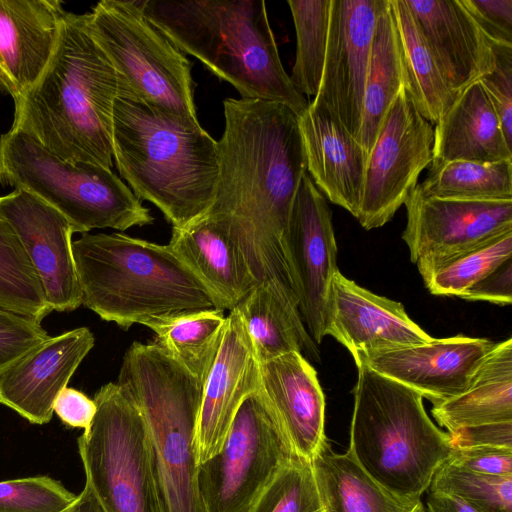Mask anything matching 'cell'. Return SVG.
Here are the masks:
<instances>
[{
  "mask_svg": "<svg viewBox=\"0 0 512 512\" xmlns=\"http://www.w3.org/2000/svg\"><path fill=\"white\" fill-rule=\"evenodd\" d=\"M223 108L218 180L206 214L228 232L257 285L300 319L287 244L292 204L307 172L298 116L262 99L226 98Z\"/></svg>",
  "mask_w": 512,
  "mask_h": 512,
  "instance_id": "1",
  "label": "cell"
},
{
  "mask_svg": "<svg viewBox=\"0 0 512 512\" xmlns=\"http://www.w3.org/2000/svg\"><path fill=\"white\" fill-rule=\"evenodd\" d=\"M118 98L139 101L94 39L88 13L65 11L45 69L14 100L12 127L62 159L111 169L112 116Z\"/></svg>",
  "mask_w": 512,
  "mask_h": 512,
  "instance_id": "2",
  "label": "cell"
},
{
  "mask_svg": "<svg viewBox=\"0 0 512 512\" xmlns=\"http://www.w3.org/2000/svg\"><path fill=\"white\" fill-rule=\"evenodd\" d=\"M113 159L140 200L154 204L172 228L204 216L218 180V146L199 124L118 98L112 116Z\"/></svg>",
  "mask_w": 512,
  "mask_h": 512,
  "instance_id": "3",
  "label": "cell"
},
{
  "mask_svg": "<svg viewBox=\"0 0 512 512\" xmlns=\"http://www.w3.org/2000/svg\"><path fill=\"white\" fill-rule=\"evenodd\" d=\"M181 52L229 82L241 98L282 103L298 117L309 102L291 83L263 0H137Z\"/></svg>",
  "mask_w": 512,
  "mask_h": 512,
  "instance_id": "4",
  "label": "cell"
},
{
  "mask_svg": "<svg viewBox=\"0 0 512 512\" xmlns=\"http://www.w3.org/2000/svg\"><path fill=\"white\" fill-rule=\"evenodd\" d=\"M72 252L82 304L123 330L155 317L222 310L168 244L123 233H83L72 241Z\"/></svg>",
  "mask_w": 512,
  "mask_h": 512,
  "instance_id": "5",
  "label": "cell"
},
{
  "mask_svg": "<svg viewBox=\"0 0 512 512\" xmlns=\"http://www.w3.org/2000/svg\"><path fill=\"white\" fill-rule=\"evenodd\" d=\"M117 384L143 417L160 512H207L197 455L204 384L155 342L138 341L123 356Z\"/></svg>",
  "mask_w": 512,
  "mask_h": 512,
  "instance_id": "6",
  "label": "cell"
},
{
  "mask_svg": "<svg viewBox=\"0 0 512 512\" xmlns=\"http://www.w3.org/2000/svg\"><path fill=\"white\" fill-rule=\"evenodd\" d=\"M346 452L391 493L420 499L454 450L413 389L359 363Z\"/></svg>",
  "mask_w": 512,
  "mask_h": 512,
  "instance_id": "7",
  "label": "cell"
},
{
  "mask_svg": "<svg viewBox=\"0 0 512 512\" xmlns=\"http://www.w3.org/2000/svg\"><path fill=\"white\" fill-rule=\"evenodd\" d=\"M0 184L24 189L58 210L74 233L152 224L150 210L110 168L71 162L11 127L0 136Z\"/></svg>",
  "mask_w": 512,
  "mask_h": 512,
  "instance_id": "8",
  "label": "cell"
},
{
  "mask_svg": "<svg viewBox=\"0 0 512 512\" xmlns=\"http://www.w3.org/2000/svg\"><path fill=\"white\" fill-rule=\"evenodd\" d=\"M88 16L94 39L139 101L199 122L191 62L146 18L137 0H102Z\"/></svg>",
  "mask_w": 512,
  "mask_h": 512,
  "instance_id": "9",
  "label": "cell"
},
{
  "mask_svg": "<svg viewBox=\"0 0 512 512\" xmlns=\"http://www.w3.org/2000/svg\"><path fill=\"white\" fill-rule=\"evenodd\" d=\"M97 410L78 437L90 485L106 512H160L143 417L117 383L95 394Z\"/></svg>",
  "mask_w": 512,
  "mask_h": 512,
  "instance_id": "10",
  "label": "cell"
},
{
  "mask_svg": "<svg viewBox=\"0 0 512 512\" xmlns=\"http://www.w3.org/2000/svg\"><path fill=\"white\" fill-rule=\"evenodd\" d=\"M292 457L259 387L240 405L221 449L199 466L207 512H243Z\"/></svg>",
  "mask_w": 512,
  "mask_h": 512,
  "instance_id": "11",
  "label": "cell"
},
{
  "mask_svg": "<svg viewBox=\"0 0 512 512\" xmlns=\"http://www.w3.org/2000/svg\"><path fill=\"white\" fill-rule=\"evenodd\" d=\"M434 127L403 85L389 107L367 155L357 220L371 230L388 223L433 161Z\"/></svg>",
  "mask_w": 512,
  "mask_h": 512,
  "instance_id": "12",
  "label": "cell"
},
{
  "mask_svg": "<svg viewBox=\"0 0 512 512\" xmlns=\"http://www.w3.org/2000/svg\"><path fill=\"white\" fill-rule=\"evenodd\" d=\"M287 244L298 309L314 342L326 336L332 282L337 267V244L332 212L324 195L306 172L295 195Z\"/></svg>",
  "mask_w": 512,
  "mask_h": 512,
  "instance_id": "13",
  "label": "cell"
},
{
  "mask_svg": "<svg viewBox=\"0 0 512 512\" xmlns=\"http://www.w3.org/2000/svg\"><path fill=\"white\" fill-rule=\"evenodd\" d=\"M404 206L402 238L415 264L454 255L512 231V200L426 197L416 186Z\"/></svg>",
  "mask_w": 512,
  "mask_h": 512,
  "instance_id": "14",
  "label": "cell"
},
{
  "mask_svg": "<svg viewBox=\"0 0 512 512\" xmlns=\"http://www.w3.org/2000/svg\"><path fill=\"white\" fill-rule=\"evenodd\" d=\"M388 0H331L321 99L357 139L377 19Z\"/></svg>",
  "mask_w": 512,
  "mask_h": 512,
  "instance_id": "15",
  "label": "cell"
},
{
  "mask_svg": "<svg viewBox=\"0 0 512 512\" xmlns=\"http://www.w3.org/2000/svg\"><path fill=\"white\" fill-rule=\"evenodd\" d=\"M0 215L25 249L52 311L77 309L82 294L72 252L74 230L68 220L24 189L0 197Z\"/></svg>",
  "mask_w": 512,
  "mask_h": 512,
  "instance_id": "16",
  "label": "cell"
},
{
  "mask_svg": "<svg viewBox=\"0 0 512 512\" xmlns=\"http://www.w3.org/2000/svg\"><path fill=\"white\" fill-rule=\"evenodd\" d=\"M494 344L485 338L457 335L433 338L420 345L362 352L353 359L356 365L362 363L436 405L467 390Z\"/></svg>",
  "mask_w": 512,
  "mask_h": 512,
  "instance_id": "17",
  "label": "cell"
},
{
  "mask_svg": "<svg viewBox=\"0 0 512 512\" xmlns=\"http://www.w3.org/2000/svg\"><path fill=\"white\" fill-rule=\"evenodd\" d=\"M259 387L260 362L245 324L233 308L203 387L197 428L199 466L221 449L240 405Z\"/></svg>",
  "mask_w": 512,
  "mask_h": 512,
  "instance_id": "18",
  "label": "cell"
},
{
  "mask_svg": "<svg viewBox=\"0 0 512 512\" xmlns=\"http://www.w3.org/2000/svg\"><path fill=\"white\" fill-rule=\"evenodd\" d=\"M94 343L87 327L50 337L0 374V404L30 423H48L56 398Z\"/></svg>",
  "mask_w": 512,
  "mask_h": 512,
  "instance_id": "19",
  "label": "cell"
},
{
  "mask_svg": "<svg viewBox=\"0 0 512 512\" xmlns=\"http://www.w3.org/2000/svg\"><path fill=\"white\" fill-rule=\"evenodd\" d=\"M260 390L290 454L314 459L325 436V397L317 372L300 352L260 363Z\"/></svg>",
  "mask_w": 512,
  "mask_h": 512,
  "instance_id": "20",
  "label": "cell"
},
{
  "mask_svg": "<svg viewBox=\"0 0 512 512\" xmlns=\"http://www.w3.org/2000/svg\"><path fill=\"white\" fill-rule=\"evenodd\" d=\"M326 335L354 357L429 343L433 340L397 301L379 296L338 271L333 279Z\"/></svg>",
  "mask_w": 512,
  "mask_h": 512,
  "instance_id": "21",
  "label": "cell"
},
{
  "mask_svg": "<svg viewBox=\"0 0 512 512\" xmlns=\"http://www.w3.org/2000/svg\"><path fill=\"white\" fill-rule=\"evenodd\" d=\"M454 98L492 71L493 44L461 0H405Z\"/></svg>",
  "mask_w": 512,
  "mask_h": 512,
  "instance_id": "22",
  "label": "cell"
},
{
  "mask_svg": "<svg viewBox=\"0 0 512 512\" xmlns=\"http://www.w3.org/2000/svg\"><path fill=\"white\" fill-rule=\"evenodd\" d=\"M298 122L308 175L326 199L357 218L367 161L361 144L317 97Z\"/></svg>",
  "mask_w": 512,
  "mask_h": 512,
  "instance_id": "23",
  "label": "cell"
},
{
  "mask_svg": "<svg viewBox=\"0 0 512 512\" xmlns=\"http://www.w3.org/2000/svg\"><path fill=\"white\" fill-rule=\"evenodd\" d=\"M64 12L59 0H0V87L13 100L45 69Z\"/></svg>",
  "mask_w": 512,
  "mask_h": 512,
  "instance_id": "24",
  "label": "cell"
},
{
  "mask_svg": "<svg viewBox=\"0 0 512 512\" xmlns=\"http://www.w3.org/2000/svg\"><path fill=\"white\" fill-rule=\"evenodd\" d=\"M173 252L204 283L222 310H232L257 285L243 255L221 223L204 215L172 228Z\"/></svg>",
  "mask_w": 512,
  "mask_h": 512,
  "instance_id": "25",
  "label": "cell"
},
{
  "mask_svg": "<svg viewBox=\"0 0 512 512\" xmlns=\"http://www.w3.org/2000/svg\"><path fill=\"white\" fill-rule=\"evenodd\" d=\"M512 160L498 114L480 81L463 89L434 127L431 165Z\"/></svg>",
  "mask_w": 512,
  "mask_h": 512,
  "instance_id": "26",
  "label": "cell"
},
{
  "mask_svg": "<svg viewBox=\"0 0 512 512\" xmlns=\"http://www.w3.org/2000/svg\"><path fill=\"white\" fill-rule=\"evenodd\" d=\"M431 412L448 433L512 421V339L494 344L467 390L434 405Z\"/></svg>",
  "mask_w": 512,
  "mask_h": 512,
  "instance_id": "27",
  "label": "cell"
},
{
  "mask_svg": "<svg viewBox=\"0 0 512 512\" xmlns=\"http://www.w3.org/2000/svg\"><path fill=\"white\" fill-rule=\"evenodd\" d=\"M321 512H426L421 499L397 496L375 482L326 439L311 461Z\"/></svg>",
  "mask_w": 512,
  "mask_h": 512,
  "instance_id": "28",
  "label": "cell"
},
{
  "mask_svg": "<svg viewBox=\"0 0 512 512\" xmlns=\"http://www.w3.org/2000/svg\"><path fill=\"white\" fill-rule=\"evenodd\" d=\"M405 84L402 52L388 0L374 30L357 140L368 155L389 107Z\"/></svg>",
  "mask_w": 512,
  "mask_h": 512,
  "instance_id": "29",
  "label": "cell"
},
{
  "mask_svg": "<svg viewBox=\"0 0 512 512\" xmlns=\"http://www.w3.org/2000/svg\"><path fill=\"white\" fill-rule=\"evenodd\" d=\"M223 310L209 309L148 319L155 343L201 383L211 370L226 327Z\"/></svg>",
  "mask_w": 512,
  "mask_h": 512,
  "instance_id": "30",
  "label": "cell"
},
{
  "mask_svg": "<svg viewBox=\"0 0 512 512\" xmlns=\"http://www.w3.org/2000/svg\"><path fill=\"white\" fill-rule=\"evenodd\" d=\"M234 308L245 324L260 363L293 351L320 361L305 325L291 316L267 286L256 285Z\"/></svg>",
  "mask_w": 512,
  "mask_h": 512,
  "instance_id": "31",
  "label": "cell"
},
{
  "mask_svg": "<svg viewBox=\"0 0 512 512\" xmlns=\"http://www.w3.org/2000/svg\"><path fill=\"white\" fill-rule=\"evenodd\" d=\"M402 52L405 84L420 114L436 124L455 99L405 0H390Z\"/></svg>",
  "mask_w": 512,
  "mask_h": 512,
  "instance_id": "32",
  "label": "cell"
},
{
  "mask_svg": "<svg viewBox=\"0 0 512 512\" xmlns=\"http://www.w3.org/2000/svg\"><path fill=\"white\" fill-rule=\"evenodd\" d=\"M417 188L426 197L512 200V160H455L430 165L426 179Z\"/></svg>",
  "mask_w": 512,
  "mask_h": 512,
  "instance_id": "33",
  "label": "cell"
},
{
  "mask_svg": "<svg viewBox=\"0 0 512 512\" xmlns=\"http://www.w3.org/2000/svg\"><path fill=\"white\" fill-rule=\"evenodd\" d=\"M509 258H512V231L454 255L416 265L431 294L459 297Z\"/></svg>",
  "mask_w": 512,
  "mask_h": 512,
  "instance_id": "34",
  "label": "cell"
},
{
  "mask_svg": "<svg viewBox=\"0 0 512 512\" xmlns=\"http://www.w3.org/2000/svg\"><path fill=\"white\" fill-rule=\"evenodd\" d=\"M0 308L39 323L52 309L39 276L9 223L0 215Z\"/></svg>",
  "mask_w": 512,
  "mask_h": 512,
  "instance_id": "35",
  "label": "cell"
},
{
  "mask_svg": "<svg viewBox=\"0 0 512 512\" xmlns=\"http://www.w3.org/2000/svg\"><path fill=\"white\" fill-rule=\"evenodd\" d=\"M295 32L291 83L302 95L316 96L326 55L331 0H287Z\"/></svg>",
  "mask_w": 512,
  "mask_h": 512,
  "instance_id": "36",
  "label": "cell"
},
{
  "mask_svg": "<svg viewBox=\"0 0 512 512\" xmlns=\"http://www.w3.org/2000/svg\"><path fill=\"white\" fill-rule=\"evenodd\" d=\"M311 463L290 458L243 512H321Z\"/></svg>",
  "mask_w": 512,
  "mask_h": 512,
  "instance_id": "37",
  "label": "cell"
},
{
  "mask_svg": "<svg viewBox=\"0 0 512 512\" xmlns=\"http://www.w3.org/2000/svg\"><path fill=\"white\" fill-rule=\"evenodd\" d=\"M429 491L458 497L482 512H512V476L481 474L446 462Z\"/></svg>",
  "mask_w": 512,
  "mask_h": 512,
  "instance_id": "38",
  "label": "cell"
},
{
  "mask_svg": "<svg viewBox=\"0 0 512 512\" xmlns=\"http://www.w3.org/2000/svg\"><path fill=\"white\" fill-rule=\"evenodd\" d=\"M76 495L48 476L0 482V512H61Z\"/></svg>",
  "mask_w": 512,
  "mask_h": 512,
  "instance_id": "39",
  "label": "cell"
},
{
  "mask_svg": "<svg viewBox=\"0 0 512 512\" xmlns=\"http://www.w3.org/2000/svg\"><path fill=\"white\" fill-rule=\"evenodd\" d=\"M50 337L41 323L0 308V374Z\"/></svg>",
  "mask_w": 512,
  "mask_h": 512,
  "instance_id": "40",
  "label": "cell"
},
{
  "mask_svg": "<svg viewBox=\"0 0 512 512\" xmlns=\"http://www.w3.org/2000/svg\"><path fill=\"white\" fill-rule=\"evenodd\" d=\"M494 66L479 81L498 114L507 142L512 143V45L493 44Z\"/></svg>",
  "mask_w": 512,
  "mask_h": 512,
  "instance_id": "41",
  "label": "cell"
},
{
  "mask_svg": "<svg viewBox=\"0 0 512 512\" xmlns=\"http://www.w3.org/2000/svg\"><path fill=\"white\" fill-rule=\"evenodd\" d=\"M494 43L512 45V0H461Z\"/></svg>",
  "mask_w": 512,
  "mask_h": 512,
  "instance_id": "42",
  "label": "cell"
},
{
  "mask_svg": "<svg viewBox=\"0 0 512 512\" xmlns=\"http://www.w3.org/2000/svg\"><path fill=\"white\" fill-rule=\"evenodd\" d=\"M447 462L481 474L512 476V448H454Z\"/></svg>",
  "mask_w": 512,
  "mask_h": 512,
  "instance_id": "43",
  "label": "cell"
},
{
  "mask_svg": "<svg viewBox=\"0 0 512 512\" xmlns=\"http://www.w3.org/2000/svg\"><path fill=\"white\" fill-rule=\"evenodd\" d=\"M470 301H487L498 305L512 302V258L481 278L460 296Z\"/></svg>",
  "mask_w": 512,
  "mask_h": 512,
  "instance_id": "44",
  "label": "cell"
},
{
  "mask_svg": "<svg viewBox=\"0 0 512 512\" xmlns=\"http://www.w3.org/2000/svg\"><path fill=\"white\" fill-rule=\"evenodd\" d=\"M449 435L453 448H512V421L465 427Z\"/></svg>",
  "mask_w": 512,
  "mask_h": 512,
  "instance_id": "45",
  "label": "cell"
},
{
  "mask_svg": "<svg viewBox=\"0 0 512 512\" xmlns=\"http://www.w3.org/2000/svg\"><path fill=\"white\" fill-rule=\"evenodd\" d=\"M96 404L74 388H64L55 400L53 412L68 427L88 429L95 414Z\"/></svg>",
  "mask_w": 512,
  "mask_h": 512,
  "instance_id": "46",
  "label": "cell"
},
{
  "mask_svg": "<svg viewBox=\"0 0 512 512\" xmlns=\"http://www.w3.org/2000/svg\"><path fill=\"white\" fill-rule=\"evenodd\" d=\"M427 512H482L464 500L444 494L429 491L427 497Z\"/></svg>",
  "mask_w": 512,
  "mask_h": 512,
  "instance_id": "47",
  "label": "cell"
},
{
  "mask_svg": "<svg viewBox=\"0 0 512 512\" xmlns=\"http://www.w3.org/2000/svg\"><path fill=\"white\" fill-rule=\"evenodd\" d=\"M61 512H106L94 491L85 482L84 489L75 500Z\"/></svg>",
  "mask_w": 512,
  "mask_h": 512,
  "instance_id": "48",
  "label": "cell"
}]
</instances>
